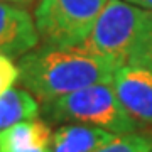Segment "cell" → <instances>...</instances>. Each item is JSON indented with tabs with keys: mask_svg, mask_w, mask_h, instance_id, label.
<instances>
[{
	"mask_svg": "<svg viewBox=\"0 0 152 152\" xmlns=\"http://www.w3.org/2000/svg\"><path fill=\"white\" fill-rule=\"evenodd\" d=\"M17 66L22 88L42 103L93 85H112L120 68L113 59L83 48L46 44L19 58Z\"/></svg>",
	"mask_w": 152,
	"mask_h": 152,
	"instance_id": "6da1fadb",
	"label": "cell"
},
{
	"mask_svg": "<svg viewBox=\"0 0 152 152\" xmlns=\"http://www.w3.org/2000/svg\"><path fill=\"white\" fill-rule=\"evenodd\" d=\"M120 66H147L152 59V10L108 0L88 39L80 46Z\"/></svg>",
	"mask_w": 152,
	"mask_h": 152,
	"instance_id": "7a4b0ae2",
	"label": "cell"
},
{
	"mask_svg": "<svg viewBox=\"0 0 152 152\" xmlns=\"http://www.w3.org/2000/svg\"><path fill=\"white\" fill-rule=\"evenodd\" d=\"M41 113L49 122L90 125L115 135L135 134L139 129V122L124 108L110 83L93 85L46 102Z\"/></svg>",
	"mask_w": 152,
	"mask_h": 152,
	"instance_id": "3957f363",
	"label": "cell"
},
{
	"mask_svg": "<svg viewBox=\"0 0 152 152\" xmlns=\"http://www.w3.org/2000/svg\"><path fill=\"white\" fill-rule=\"evenodd\" d=\"M108 0H39L34 20L46 46L80 48Z\"/></svg>",
	"mask_w": 152,
	"mask_h": 152,
	"instance_id": "277c9868",
	"label": "cell"
},
{
	"mask_svg": "<svg viewBox=\"0 0 152 152\" xmlns=\"http://www.w3.org/2000/svg\"><path fill=\"white\" fill-rule=\"evenodd\" d=\"M124 108L139 122L152 125V69L147 66H120L112 81Z\"/></svg>",
	"mask_w": 152,
	"mask_h": 152,
	"instance_id": "5b68a950",
	"label": "cell"
},
{
	"mask_svg": "<svg viewBox=\"0 0 152 152\" xmlns=\"http://www.w3.org/2000/svg\"><path fill=\"white\" fill-rule=\"evenodd\" d=\"M39 41L34 15L19 5L0 2V54L22 58L37 48Z\"/></svg>",
	"mask_w": 152,
	"mask_h": 152,
	"instance_id": "8992f818",
	"label": "cell"
},
{
	"mask_svg": "<svg viewBox=\"0 0 152 152\" xmlns=\"http://www.w3.org/2000/svg\"><path fill=\"white\" fill-rule=\"evenodd\" d=\"M53 130L39 118L24 120L0 130V152H51Z\"/></svg>",
	"mask_w": 152,
	"mask_h": 152,
	"instance_id": "52a82bcc",
	"label": "cell"
},
{
	"mask_svg": "<svg viewBox=\"0 0 152 152\" xmlns=\"http://www.w3.org/2000/svg\"><path fill=\"white\" fill-rule=\"evenodd\" d=\"M112 132L81 124H63L53 134L51 152H95L117 139Z\"/></svg>",
	"mask_w": 152,
	"mask_h": 152,
	"instance_id": "ba28073f",
	"label": "cell"
},
{
	"mask_svg": "<svg viewBox=\"0 0 152 152\" xmlns=\"http://www.w3.org/2000/svg\"><path fill=\"white\" fill-rule=\"evenodd\" d=\"M37 102L34 95L22 88H10L5 91L0 96V130L24 120L37 118L41 113Z\"/></svg>",
	"mask_w": 152,
	"mask_h": 152,
	"instance_id": "9c48e42d",
	"label": "cell"
},
{
	"mask_svg": "<svg viewBox=\"0 0 152 152\" xmlns=\"http://www.w3.org/2000/svg\"><path fill=\"white\" fill-rule=\"evenodd\" d=\"M152 151V137L145 134H127L118 135L107 145L100 147L95 152H151Z\"/></svg>",
	"mask_w": 152,
	"mask_h": 152,
	"instance_id": "30bf717a",
	"label": "cell"
},
{
	"mask_svg": "<svg viewBox=\"0 0 152 152\" xmlns=\"http://www.w3.org/2000/svg\"><path fill=\"white\" fill-rule=\"evenodd\" d=\"M19 76V66L14 63V59L5 54H0V96L15 86Z\"/></svg>",
	"mask_w": 152,
	"mask_h": 152,
	"instance_id": "8fae6325",
	"label": "cell"
},
{
	"mask_svg": "<svg viewBox=\"0 0 152 152\" xmlns=\"http://www.w3.org/2000/svg\"><path fill=\"white\" fill-rule=\"evenodd\" d=\"M124 2H129V4L140 7V9H147V10H152V0H124Z\"/></svg>",
	"mask_w": 152,
	"mask_h": 152,
	"instance_id": "7c38bea8",
	"label": "cell"
},
{
	"mask_svg": "<svg viewBox=\"0 0 152 152\" xmlns=\"http://www.w3.org/2000/svg\"><path fill=\"white\" fill-rule=\"evenodd\" d=\"M0 2H4V4H12V5H29V4H32L34 0H0Z\"/></svg>",
	"mask_w": 152,
	"mask_h": 152,
	"instance_id": "4fadbf2b",
	"label": "cell"
},
{
	"mask_svg": "<svg viewBox=\"0 0 152 152\" xmlns=\"http://www.w3.org/2000/svg\"><path fill=\"white\" fill-rule=\"evenodd\" d=\"M149 68H151V69H152V59H151V64H149Z\"/></svg>",
	"mask_w": 152,
	"mask_h": 152,
	"instance_id": "5bb4252c",
	"label": "cell"
},
{
	"mask_svg": "<svg viewBox=\"0 0 152 152\" xmlns=\"http://www.w3.org/2000/svg\"><path fill=\"white\" fill-rule=\"evenodd\" d=\"M151 152H152V151H151Z\"/></svg>",
	"mask_w": 152,
	"mask_h": 152,
	"instance_id": "9a60e30c",
	"label": "cell"
}]
</instances>
